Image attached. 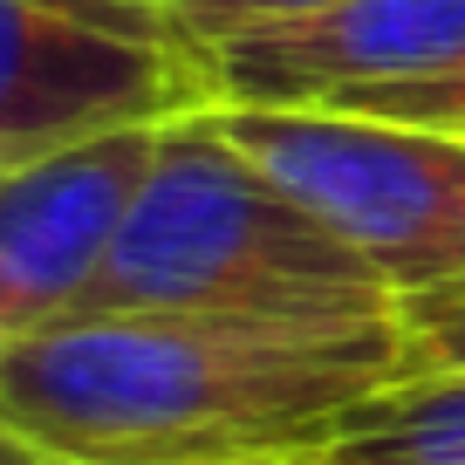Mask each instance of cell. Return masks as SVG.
Wrapping results in <instances>:
<instances>
[{"label":"cell","instance_id":"obj_5","mask_svg":"<svg viewBox=\"0 0 465 465\" xmlns=\"http://www.w3.org/2000/svg\"><path fill=\"white\" fill-rule=\"evenodd\" d=\"M164 124L110 131L0 172V342L83 315L131 226Z\"/></svg>","mask_w":465,"mask_h":465},{"label":"cell","instance_id":"obj_8","mask_svg":"<svg viewBox=\"0 0 465 465\" xmlns=\"http://www.w3.org/2000/svg\"><path fill=\"white\" fill-rule=\"evenodd\" d=\"M349 110H370V116H397V124H431V131H465V55L438 75H418V83H397L377 89V96L349 103Z\"/></svg>","mask_w":465,"mask_h":465},{"label":"cell","instance_id":"obj_4","mask_svg":"<svg viewBox=\"0 0 465 465\" xmlns=\"http://www.w3.org/2000/svg\"><path fill=\"white\" fill-rule=\"evenodd\" d=\"M0 172L110 131L213 110V83L192 35L124 28L55 0H0Z\"/></svg>","mask_w":465,"mask_h":465},{"label":"cell","instance_id":"obj_6","mask_svg":"<svg viewBox=\"0 0 465 465\" xmlns=\"http://www.w3.org/2000/svg\"><path fill=\"white\" fill-rule=\"evenodd\" d=\"M465 55V0H329L199 48L213 103L349 110L377 89L438 75Z\"/></svg>","mask_w":465,"mask_h":465},{"label":"cell","instance_id":"obj_3","mask_svg":"<svg viewBox=\"0 0 465 465\" xmlns=\"http://www.w3.org/2000/svg\"><path fill=\"white\" fill-rule=\"evenodd\" d=\"M213 116L397 302L465 288V131L329 103L315 110L213 103Z\"/></svg>","mask_w":465,"mask_h":465},{"label":"cell","instance_id":"obj_1","mask_svg":"<svg viewBox=\"0 0 465 465\" xmlns=\"http://www.w3.org/2000/svg\"><path fill=\"white\" fill-rule=\"evenodd\" d=\"M397 377H411L404 308L377 322L69 315L0 342V418L48 465H308Z\"/></svg>","mask_w":465,"mask_h":465},{"label":"cell","instance_id":"obj_10","mask_svg":"<svg viewBox=\"0 0 465 465\" xmlns=\"http://www.w3.org/2000/svg\"><path fill=\"white\" fill-rule=\"evenodd\" d=\"M172 21L192 35V48L219 42V35H240V28H261V21H288V15H315L329 0H164Z\"/></svg>","mask_w":465,"mask_h":465},{"label":"cell","instance_id":"obj_2","mask_svg":"<svg viewBox=\"0 0 465 465\" xmlns=\"http://www.w3.org/2000/svg\"><path fill=\"white\" fill-rule=\"evenodd\" d=\"M397 308L404 302L232 144L213 110H192L164 124L83 315L377 322Z\"/></svg>","mask_w":465,"mask_h":465},{"label":"cell","instance_id":"obj_9","mask_svg":"<svg viewBox=\"0 0 465 465\" xmlns=\"http://www.w3.org/2000/svg\"><path fill=\"white\" fill-rule=\"evenodd\" d=\"M404 329H411V377L418 370H465V288L404 302Z\"/></svg>","mask_w":465,"mask_h":465},{"label":"cell","instance_id":"obj_7","mask_svg":"<svg viewBox=\"0 0 465 465\" xmlns=\"http://www.w3.org/2000/svg\"><path fill=\"white\" fill-rule=\"evenodd\" d=\"M308 465H465V370H418L356 404Z\"/></svg>","mask_w":465,"mask_h":465}]
</instances>
